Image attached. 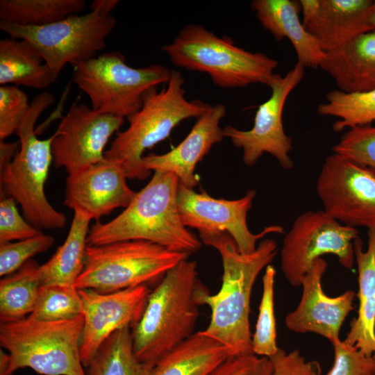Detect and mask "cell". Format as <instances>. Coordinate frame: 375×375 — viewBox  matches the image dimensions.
I'll use <instances>...</instances> for the list:
<instances>
[{"instance_id": "39", "label": "cell", "mask_w": 375, "mask_h": 375, "mask_svg": "<svg viewBox=\"0 0 375 375\" xmlns=\"http://www.w3.org/2000/svg\"><path fill=\"white\" fill-rule=\"evenodd\" d=\"M274 367V375H321L319 362L308 361L298 349L286 353L279 349L269 358Z\"/></svg>"}, {"instance_id": "4", "label": "cell", "mask_w": 375, "mask_h": 375, "mask_svg": "<svg viewBox=\"0 0 375 375\" xmlns=\"http://www.w3.org/2000/svg\"><path fill=\"white\" fill-rule=\"evenodd\" d=\"M185 79L179 71L171 69L167 86H157L142 96L141 108L127 117L128 126L119 131L105 158L115 160L129 179L144 180L151 174L141 163L144 152L167 138L182 121L199 118L211 105L199 99L185 97Z\"/></svg>"}, {"instance_id": "32", "label": "cell", "mask_w": 375, "mask_h": 375, "mask_svg": "<svg viewBox=\"0 0 375 375\" xmlns=\"http://www.w3.org/2000/svg\"><path fill=\"white\" fill-rule=\"evenodd\" d=\"M276 272L269 265L262 276V294L259 305L255 332L252 335V349L258 356L270 358L280 349L276 344V325L274 315V281Z\"/></svg>"}, {"instance_id": "37", "label": "cell", "mask_w": 375, "mask_h": 375, "mask_svg": "<svg viewBox=\"0 0 375 375\" xmlns=\"http://www.w3.org/2000/svg\"><path fill=\"white\" fill-rule=\"evenodd\" d=\"M333 364L326 375H375V361L353 346L338 340L333 344Z\"/></svg>"}, {"instance_id": "3", "label": "cell", "mask_w": 375, "mask_h": 375, "mask_svg": "<svg viewBox=\"0 0 375 375\" xmlns=\"http://www.w3.org/2000/svg\"><path fill=\"white\" fill-rule=\"evenodd\" d=\"M204 288L194 260L185 259L165 274L131 329L133 351L140 361L154 365L194 334L201 306L198 297Z\"/></svg>"}, {"instance_id": "16", "label": "cell", "mask_w": 375, "mask_h": 375, "mask_svg": "<svg viewBox=\"0 0 375 375\" xmlns=\"http://www.w3.org/2000/svg\"><path fill=\"white\" fill-rule=\"evenodd\" d=\"M83 303V327L80 344L82 363L88 367L104 342L115 331L140 320L150 293L147 285L103 293L78 290Z\"/></svg>"}, {"instance_id": "41", "label": "cell", "mask_w": 375, "mask_h": 375, "mask_svg": "<svg viewBox=\"0 0 375 375\" xmlns=\"http://www.w3.org/2000/svg\"><path fill=\"white\" fill-rule=\"evenodd\" d=\"M119 3L118 0H94L90 6V11L103 15H111V12Z\"/></svg>"}, {"instance_id": "7", "label": "cell", "mask_w": 375, "mask_h": 375, "mask_svg": "<svg viewBox=\"0 0 375 375\" xmlns=\"http://www.w3.org/2000/svg\"><path fill=\"white\" fill-rule=\"evenodd\" d=\"M83 317L44 322L31 316L0 322V344L8 351L12 375L30 368L41 375H87L81 358Z\"/></svg>"}, {"instance_id": "43", "label": "cell", "mask_w": 375, "mask_h": 375, "mask_svg": "<svg viewBox=\"0 0 375 375\" xmlns=\"http://www.w3.org/2000/svg\"><path fill=\"white\" fill-rule=\"evenodd\" d=\"M368 21L372 28L375 30V0L373 1L372 5L369 10Z\"/></svg>"}, {"instance_id": "5", "label": "cell", "mask_w": 375, "mask_h": 375, "mask_svg": "<svg viewBox=\"0 0 375 375\" xmlns=\"http://www.w3.org/2000/svg\"><path fill=\"white\" fill-rule=\"evenodd\" d=\"M161 49L174 65L206 73L222 88L268 85L278 65L276 59L247 51L226 35L220 38L200 24L185 25Z\"/></svg>"}, {"instance_id": "25", "label": "cell", "mask_w": 375, "mask_h": 375, "mask_svg": "<svg viewBox=\"0 0 375 375\" xmlns=\"http://www.w3.org/2000/svg\"><path fill=\"white\" fill-rule=\"evenodd\" d=\"M90 221L91 219L83 213L74 212L65 242L49 260L40 265L42 285L75 287L85 266Z\"/></svg>"}, {"instance_id": "10", "label": "cell", "mask_w": 375, "mask_h": 375, "mask_svg": "<svg viewBox=\"0 0 375 375\" xmlns=\"http://www.w3.org/2000/svg\"><path fill=\"white\" fill-rule=\"evenodd\" d=\"M116 26L112 15L90 11L73 14L41 26H22L0 22L10 38L28 41L39 52L54 81L66 65L73 67L96 56Z\"/></svg>"}, {"instance_id": "22", "label": "cell", "mask_w": 375, "mask_h": 375, "mask_svg": "<svg viewBox=\"0 0 375 375\" xmlns=\"http://www.w3.org/2000/svg\"><path fill=\"white\" fill-rule=\"evenodd\" d=\"M358 269V315L350 322L346 344L353 346L375 361V228L367 230V247L362 240L353 243Z\"/></svg>"}, {"instance_id": "6", "label": "cell", "mask_w": 375, "mask_h": 375, "mask_svg": "<svg viewBox=\"0 0 375 375\" xmlns=\"http://www.w3.org/2000/svg\"><path fill=\"white\" fill-rule=\"evenodd\" d=\"M53 100V95L47 92L35 97L28 113L16 133L19 149L12 160L0 169L3 190L20 204L26 219L38 229L62 228L67 223L65 214L51 206L44 192L53 162V134L40 140L35 130L37 119Z\"/></svg>"}, {"instance_id": "1", "label": "cell", "mask_w": 375, "mask_h": 375, "mask_svg": "<svg viewBox=\"0 0 375 375\" xmlns=\"http://www.w3.org/2000/svg\"><path fill=\"white\" fill-rule=\"evenodd\" d=\"M199 238L218 251L223 265L219 292L210 294L205 287L199 294V305H208L211 310L209 324L199 332L222 344L228 356L253 353L249 320L251 292L259 274L276 257L278 244L267 238L253 253L242 254L227 232L199 233Z\"/></svg>"}, {"instance_id": "2", "label": "cell", "mask_w": 375, "mask_h": 375, "mask_svg": "<svg viewBox=\"0 0 375 375\" xmlns=\"http://www.w3.org/2000/svg\"><path fill=\"white\" fill-rule=\"evenodd\" d=\"M179 179L173 173L155 171L149 182L125 209L106 223L92 225L88 245L119 241L144 240L169 250L192 254L201 241L188 231L180 217L177 205Z\"/></svg>"}, {"instance_id": "40", "label": "cell", "mask_w": 375, "mask_h": 375, "mask_svg": "<svg viewBox=\"0 0 375 375\" xmlns=\"http://www.w3.org/2000/svg\"><path fill=\"white\" fill-rule=\"evenodd\" d=\"M19 142H8L0 140V169L10 162L15 156Z\"/></svg>"}, {"instance_id": "19", "label": "cell", "mask_w": 375, "mask_h": 375, "mask_svg": "<svg viewBox=\"0 0 375 375\" xmlns=\"http://www.w3.org/2000/svg\"><path fill=\"white\" fill-rule=\"evenodd\" d=\"M226 112L222 103L210 106L176 147L163 154L143 156L142 165L149 171L172 172L178 178L180 183L193 189L199 182L194 174L197 165L224 137L219 123Z\"/></svg>"}, {"instance_id": "12", "label": "cell", "mask_w": 375, "mask_h": 375, "mask_svg": "<svg viewBox=\"0 0 375 375\" xmlns=\"http://www.w3.org/2000/svg\"><path fill=\"white\" fill-rule=\"evenodd\" d=\"M316 191L323 210L340 223L375 228V169L333 153L322 166Z\"/></svg>"}, {"instance_id": "18", "label": "cell", "mask_w": 375, "mask_h": 375, "mask_svg": "<svg viewBox=\"0 0 375 375\" xmlns=\"http://www.w3.org/2000/svg\"><path fill=\"white\" fill-rule=\"evenodd\" d=\"M327 266L322 258L313 262L301 281V300L297 307L286 315L285 324L292 332L318 334L333 344L340 340L341 326L353 309L356 294L353 290H347L335 297L327 296L322 285Z\"/></svg>"}, {"instance_id": "8", "label": "cell", "mask_w": 375, "mask_h": 375, "mask_svg": "<svg viewBox=\"0 0 375 375\" xmlns=\"http://www.w3.org/2000/svg\"><path fill=\"white\" fill-rule=\"evenodd\" d=\"M188 256L144 240L88 245L85 266L75 288L108 293L147 285L162 279Z\"/></svg>"}, {"instance_id": "23", "label": "cell", "mask_w": 375, "mask_h": 375, "mask_svg": "<svg viewBox=\"0 0 375 375\" xmlns=\"http://www.w3.org/2000/svg\"><path fill=\"white\" fill-rule=\"evenodd\" d=\"M319 67L345 92L375 89V30L362 33L326 53Z\"/></svg>"}, {"instance_id": "20", "label": "cell", "mask_w": 375, "mask_h": 375, "mask_svg": "<svg viewBox=\"0 0 375 375\" xmlns=\"http://www.w3.org/2000/svg\"><path fill=\"white\" fill-rule=\"evenodd\" d=\"M372 0H319L303 25L325 52L333 51L356 36L373 31L368 21Z\"/></svg>"}, {"instance_id": "33", "label": "cell", "mask_w": 375, "mask_h": 375, "mask_svg": "<svg viewBox=\"0 0 375 375\" xmlns=\"http://www.w3.org/2000/svg\"><path fill=\"white\" fill-rule=\"evenodd\" d=\"M333 153L375 169V126L349 128L332 147Z\"/></svg>"}, {"instance_id": "34", "label": "cell", "mask_w": 375, "mask_h": 375, "mask_svg": "<svg viewBox=\"0 0 375 375\" xmlns=\"http://www.w3.org/2000/svg\"><path fill=\"white\" fill-rule=\"evenodd\" d=\"M53 242V237L42 233L33 238L0 243V276L15 272L32 257L49 249Z\"/></svg>"}, {"instance_id": "27", "label": "cell", "mask_w": 375, "mask_h": 375, "mask_svg": "<svg viewBox=\"0 0 375 375\" xmlns=\"http://www.w3.org/2000/svg\"><path fill=\"white\" fill-rule=\"evenodd\" d=\"M40 265L30 260L0 281V322L24 319L33 310L42 286Z\"/></svg>"}, {"instance_id": "24", "label": "cell", "mask_w": 375, "mask_h": 375, "mask_svg": "<svg viewBox=\"0 0 375 375\" xmlns=\"http://www.w3.org/2000/svg\"><path fill=\"white\" fill-rule=\"evenodd\" d=\"M228 357L222 344L199 331L160 357L149 375H208Z\"/></svg>"}, {"instance_id": "14", "label": "cell", "mask_w": 375, "mask_h": 375, "mask_svg": "<svg viewBox=\"0 0 375 375\" xmlns=\"http://www.w3.org/2000/svg\"><path fill=\"white\" fill-rule=\"evenodd\" d=\"M256 195V192L250 190L238 199H216L206 192L198 193L179 183L177 205L185 227L195 228L199 233L227 232L240 252L249 254L256 249L257 242L267 235L284 233V228L279 225L265 226L258 233L251 232L247 217Z\"/></svg>"}, {"instance_id": "26", "label": "cell", "mask_w": 375, "mask_h": 375, "mask_svg": "<svg viewBox=\"0 0 375 375\" xmlns=\"http://www.w3.org/2000/svg\"><path fill=\"white\" fill-rule=\"evenodd\" d=\"M53 82L42 57L28 41L12 38L0 40L1 85H24L43 90Z\"/></svg>"}, {"instance_id": "35", "label": "cell", "mask_w": 375, "mask_h": 375, "mask_svg": "<svg viewBox=\"0 0 375 375\" xmlns=\"http://www.w3.org/2000/svg\"><path fill=\"white\" fill-rule=\"evenodd\" d=\"M27 94L17 86L0 87V140L17 133L29 112Z\"/></svg>"}, {"instance_id": "13", "label": "cell", "mask_w": 375, "mask_h": 375, "mask_svg": "<svg viewBox=\"0 0 375 375\" xmlns=\"http://www.w3.org/2000/svg\"><path fill=\"white\" fill-rule=\"evenodd\" d=\"M304 68L297 62L284 76L273 75L267 85L271 95L258 106L251 129L243 131L233 126L222 128L224 136L242 149V160L246 165L253 166L264 153H267L276 159L282 168H293L294 162L290 156L292 140L285 132L283 112L290 94L303 78Z\"/></svg>"}, {"instance_id": "36", "label": "cell", "mask_w": 375, "mask_h": 375, "mask_svg": "<svg viewBox=\"0 0 375 375\" xmlns=\"http://www.w3.org/2000/svg\"><path fill=\"white\" fill-rule=\"evenodd\" d=\"M42 233L19 214L15 199L3 194L0 199V243L33 238Z\"/></svg>"}, {"instance_id": "17", "label": "cell", "mask_w": 375, "mask_h": 375, "mask_svg": "<svg viewBox=\"0 0 375 375\" xmlns=\"http://www.w3.org/2000/svg\"><path fill=\"white\" fill-rule=\"evenodd\" d=\"M115 160H105L68 174L63 204L97 222L118 208H126L135 192Z\"/></svg>"}, {"instance_id": "29", "label": "cell", "mask_w": 375, "mask_h": 375, "mask_svg": "<svg viewBox=\"0 0 375 375\" xmlns=\"http://www.w3.org/2000/svg\"><path fill=\"white\" fill-rule=\"evenodd\" d=\"M85 0H1L0 22L41 26L84 10Z\"/></svg>"}, {"instance_id": "21", "label": "cell", "mask_w": 375, "mask_h": 375, "mask_svg": "<svg viewBox=\"0 0 375 375\" xmlns=\"http://www.w3.org/2000/svg\"><path fill=\"white\" fill-rule=\"evenodd\" d=\"M251 8L262 26L277 41L288 38L304 67L317 68L326 56L317 40L300 21L299 1L254 0Z\"/></svg>"}, {"instance_id": "31", "label": "cell", "mask_w": 375, "mask_h": 375, "mask_svg": "<svg viewBox=\"0 0 375 375\" xmlns=\"http://www.w3.org/2000/svg\"><path fill=\"white\" fill-rule=\"evenodd\" d=\"M83 313V303L78 290L61 285H42L31 317L44 322L74 319Z\"/></svg>"}, {"instance_id": "42", "label": "cell", "mask_w": 375, "mask_h": 375, "mask_svg": "<svg viewBox=\"0 0 375 375\" xmlns=\"http://www.w3.org/2000/svg\"><path fill=\"white\" fill-rule=\"evenodd\" d=\"M9 356L8 353L0 350V375H6L8 368Z\"/></svg>"}, {"instance_id": "38", "label": "cell", "mask_w": 375, "mask_h": 375, "mask_svg": "<svg viewBox=\"0 0 375 375\" xmlns=\"http://www.w3.org/2000/svg\"><path fill=\"white\" fill-rule=\"evenodd\" d=\"M208 375H274V367L269 358L254 353L228 356Z\"/></svg>"}, {"instance_id": "28", "label": "cell", "mask_w": 375, "mask_h": 375, "mask_svg": "<svg viewBox=\"0 0 375 375\" xmlns=\"http://www.w3.org/2000/svg\"><path fill=\"white\" fill-rule=\"evenodd\" d=\"M153 366L136 358L131 327L126 326L104 342L88 366L87 375H149Z\"/></svg>"}, {"instance_id": "9", "label": "cell", "mask_w": 375, "mask_h": 375, "mask_svg": "<svg viewBox=\"0 0 375 375\" xmlns=\"http://www.w3.org/2000/svg\"><path fill=\"white\" fill-rule=\"evenodd\" d=\"M73 81L99 112L128 117L142 106L150 88L167 83L171 69L158 64L134 68L119 51L101 53L73 67Z\"/></svg>"}, {"instance_id": "11", "label": "cell", "mask_w": 375, "mask_h": 375, "mask_svg": "<svg viewBox=\"0 0 375 375\" xmlns=\"http://www.w3.org/2000/svg\"><path fill=\"white\" fill-rule=\"evenodd\" d=\"M359 238L356 228L344 225L323 210L299 215L285 235L280 251L281 269L292 286H299L313 262L322 256H335L339 262L352 269L353 243Z\"/></svg>"}, {"instance_id": "15", "label": "cell", "mask_w": 375, "mask_h": 375, "mask_svg": "<svg viewBox=\"0 0 375 375\" xmlns=\"http://www.w3.org/2000/svg\"><path fill=\"white\" fill-rule=\"evenodd\" d=\"M124 119L74 102L53 133V162L68 174L105 160L104 149Z\"/></svg>"}, {"instance_id": "30", "label": "cell", "mask_w": 375, "mask_h": 375, "mask_svg": "<svg viewBox=\"0 0 375 375\" xmlns=\"http://www.w3.org/2000/svg\"><path fill=\"white\" fill-rule=\"evenodd\" d=\"M317 111L320 115L338 118L333 124L335 132L372 124L375 122V89L360 92L331 90Z\"/></svg>"}]
</instances>
